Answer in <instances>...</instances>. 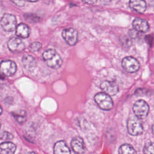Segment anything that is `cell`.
Here are the masks:
<instances>
[{"label": "cell", "mask_w": 154, "mask_h": 154, "mask_svg": "<svg viewBox=\"0 0 154 154\" xmlns=\"http://www.w3.org/2000/svg\"><path fill=\"white\" fill-rule=\"evenodd\" d=\"M42 44L40 42H35L32 43L30 46H29V49L31 50V51H32V52H38L40 48H42Z\"/></svg>", "instance_id": "21"}, {"label": "cell", "mask_w": 154, "mask_h": 154, "mask_svg": "<svg viewBox=\"0 0 154 154\" xmlns=\"http://www.w3.org/2000/svg\"><path fill=\"white\" fill-rule=\"evenodd\" d=\"M119 154H137V152L131 145L123 144L119 147Z\"/></svg>", "instance_id": "19"}, {"label": "cell", "mask_w": 154, "mask_h": 154, "mask_svg": "<svg viewBox=\"0 0 154 154\" xmlns=\"http://www.w3.org/2000/svg\"><path fill=\"white\" fill-rule=\"evenodd\" d=\"M13 138V135L7 131H4L0 133V139L4 140H10Z\"/></svg>", "instance_id": "22"}, {"label": "cell", "mask_w": 154, "mask_h": 154, "mask_svg": "<svg viewBox=\"0 0 154 154\" xmlns=\"http://www.w3.org/2000/svg\"><path fill=\"white\" fill-rule=\"evenodd\" d=\"M152 132H153V135H154V125L152 126Z\"/></svg>", "instance_id": "25"}, {"label": "cell", "mask_w": 154, "mask_h": 154, "mask_svg": "<svg viewBox=\"0 0 154 154\" xmlns=\"http://www.w3.org/2000/svg\"><path fill=\"white\" fill-rule=\"evenodd\" d=\"M22 61L23 66L28 71H32L35 69L36 62L32 56L28 54L24 55L22 57Z\"/></svg>", "instance_id": "16"}, {"label": "cell", "mask_w": 154, "mask_h": 154, "mask_svg": "<svg viewBox=\"0 0 154 154\" xmlns=\"http://www.w3.org/2000/svg\"><path fill=\"white\" fill-rule=\"evenodd\" d=\"M62 37L68 45L73 46L78 40V32L73 28H66L62 31Z\"/></svg>", "instance_id": "8"}, {"label": "cell", "mask_w": 154, "mask_h": 154, "mask_svg": "<svg viewBox=\"0 0 154 154\" xmlns=\"http://www.w3.org/2000/svg\"><path fill=\"white\" fill-rule=\"evenodd\" d=\"M94 99L99 107L103 110H110L113 106V102L111 97L103 92L96 94Z\"/></svg>", "instance_id": "2"}, {"label": "cell", "mask_w": 154, "mask_h": 154, "mask_svg": "<svg viewBox=\"0 0 154 154\" xmlns=\"http://www.w3.org/2000/svg\"><path fill=\"white\" fill-rule=\"evenodd\" d=\"M1 25L2 28L8 32L13 31L17 27V20L15 16L6 13L4 14L1 20Z\"/></svg>", "instance_id": "5"}, {"label": "cell", "mask_w": 154, "mask_h": 154, "mask_svg": "<svg viewBox=\"0 0 154 154\" xmlns=\"http://www.w3.org/2000/svg\"><path fill=\"white\" fill-rule=\"evenodd\" d=\"M54 154H70V150L64 141L56 142L54 146Z\"/></svg>", "instance_id": "13"}, {"label": "cell", "mask_w": 154, "mask_h": 154, "mask_svg": "<svg viewBox=\"0 0 154 154\" xmlns=\"http://www.w3.org/2000/svg\"><path fill=\"white\" fill-rule=\"evenodd\" d=\"M143 152L144 154H154V142H147L144 146Z\"/></svg>", "instance_id": "20"}, {"label": "cell", "mask_w": 154, "mask_h": 154, "mask_svg": "<svg viewBox=\"0 0 154 154\" xmlns=\"http://www.w3.org/2000/svg\"><path fill=\"white\" fill-rule=\"evenodd\" d=\"M122 66L126 72L129 73L135 72L140 68L139 62L132 57H125L122 61Z\"/></svg>", "instance_id": "6"}, {"label": "cell", "mask_w": 154, "mask_h": 154, "mask_svg": "<svg viewBox=\"0 0 154 154\" xmlns=\"http://www.w3.org/2000/svg\"><path fill=\"white\" fill-rule=\"evenodd\" d=\"M27 154H36L35 153H34V152H29V153H28Z\"/></svg>", "instance_id": "26"}, {"label": "cell", "mask_w": 154, "mask_h": 154, "mask_svg": "<svg viewBox=\"0 0 154 154\" xmlns=\"http://www.w3.org/2000/svg\"><path fill=\"white\" fill-rule=\"evenodd\" d=\"M0 128H1V122H0Z\"/></svg>", "instance_id": "27"}, {"label": "cell", "mask_w": 154, "mask_h": 154, "mask_svg": "<svg viewBox=\"0 0 154 154\" xmlns=\"http://www.w3.org/2000/svg\"><path fill=\"white\" fill-rule=\"evenodd\" d=\"M43 58L48 66L52 69H58L62 65L60 55L54 49H48L43 53Z\"/></svg>", "instance_id": "1"}, {"label": "cell", "mask_w": 154, "mask_h": 154, "mask_svg": "<svg viewBox=\"0 0 154 154\" xmlns=\"http://www.w3.org/2000/svg\"><path fill=\"white\" fill-rule=\"evenodd\" d=\"M16 34L19 37L26 38H28L30 34V29L27 25L21 23L17 25Z\"/></svg>", "instance_id": "17"}, {"label": "cell", "mask_w": 154, "mask_h": 154, "mask_svg": "<svg viewBox=\"0 0 154 154\" xmlns=\"http://www.w3.org/2000/svg\"><path fill=\"white\" fill-rule=\"evenodd\" d=\"M100 87L103 93L110 96L116 95L119 91V87L117 84L115 82L104 81L100 85Z\"/></svg>", "instance_id": "10"}, {"label": "cell", "mask_w": 154, "mask_h": 154, "mask_svg": "<svg viewBox=\"0 0 154 154\" xmlns=\"http://www.w3.org/2000/svg\"><path fill=\"white\" fill-rule=\"evenodd\" d=\"M7 46L9 50L13 53L21 52L25 49V44L23 42L17 37H12L10 38L7 43Z\"/></svg>", "instance_id": "9"}, {"label": "cell", "mask_w": 154, "mask_h": 154, "mask_svg": "<svg viewBox=\"0 0 154 154\" xmlns=\"http://www.w3.org/2000/svg\"><path fill=\"white\" fill-rule=\"evenodd\" d=\"M2 108L0 105V115L2 114Z\"/></svg>", "instance_id": "24"}, {"label": "cell", "mask_w": 154, "mask_h": 154, "mask_svg": "<svg viewBox=\"0 0 154 154\" xmlns=\"http://www.w3.org/2000/svg\"><path fill=\"white\" fill-rule=\"evenodd\" d=\"M11 114L16 122L20 124L23 123L26 120V113L24 110L14 111Z\"/></svg>", "instance_id": "18"}, {"label": "cell", "mask_w": 154, "mask_h": 154, "mask_svg": "<svg viewBox=\"0 0 154 154\" xmlns=\"http://www.w3.org/2000/svg\"><path fill=\"white\" fill-rule=\"evenodd\" d=\"M71 146L76 154H83L85 151L84 141L79 137H76L72 139L71 141Z\"/></svg>", "instance_id": "12"}, {"label": "cell", "mask_w": 154, "mask_h": 154, "mask_svg": "<svg viewBox=\"0 0 154 154\" xmlns=\"http://www.w3.org/2000/svg\"><path fill=\"white\" fill-rule=\"evenodd\" d=\"M16 149V146L12 142L5 141L0 144V154H14Z\"/></svg>", "instance_id": "15"}, {"label": "cell", "mask_w": 154, "mask_h": 154, "mask_svg": "<svg viewBox=\"0 0 154 154\" xmlns=\"http://www.w3.org/2000/svg\"><path fill=\"white\" fill-rule=\"evenodd\" d=\"M133 111L138 119H143L147 117L149 113V106L146 101L142 99L138 100L134 104Z\"/></svg>", "instance_id": "3"}, {"label": "cell", "mask_w": 154, "mask_h": 154, "mask_svg": "<svg viewBox=\"0 0 154 154\" xmlns=\"http://www.w3.org/2000/svg\"><path fill=\"white\" fill-rule=\"evenodd\" d=\"M129 7L138 13H143L146 9V2L144 1L132 0L129 2Z\"/></svg>", "instance_id": "14"}, {"label": "cell", "mask_w": 154, "mask_h": 154, "mask_svg": "<svg viewBox=\"0 0 154 154\" xmlns=\"http://www.w3.org/2000/svg\"><path fill=\"white\" fill-rule=\"evenodd\" d=\"M13 3H14L16 5H18V6H23L24 4H25V1H12Z\"/></svg>", "instance_id": "23"}, {"label": "cell", "mask_w": 154, "mask_h": 154, "mask_svg": "<svg viewBox=\"0 0 154 154\" xmlns=\"http://www.w3.org/2000/svg\"><path fill=\"white\" fill-rule=\"evenodd\" d=\"M127 129L128 133L133 136L141 134L143 132V127L138 118L132 117L127 122Z\"/></svg>", "instance_id": "4"}, {"label": "cell", "mask_w": 154, "mask_h": 154, "mask_svg": "<svg viewBox=\"0 0 154 154\" xmlns=\"http://www.w3.org/2000/svg\"><path fill=\"white\" fill-rule=\"evenodd\" d=\"M132 26L136 31L146 32L149 29V25L145 19L137 17L132 22Z\"/></svg>", "instance_id": "11"}, {"label": "cell", "mask_w": 154, "mask_h": 154, "mask_svg": "<svg viewBox=\"0 0 154 154\" xmlns=\"http://www.w3.org/2000/svg\"><path fill=\"white\" fill-rule=\"evenodd\" d=\"M17 69L16 63L11 60H6L0 63V72L6 76L13 75Z\"/></svg>", "instance_id": "7"}]
</instances>
